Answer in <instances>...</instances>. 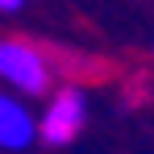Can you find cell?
Returning <instances> with one entry per match:
<instances>
[{
    "label": "cell",
    "mask_w": 154,
    "mask_h": 154,
    "mask_svg": "<svg viewBox=\"0 0 154 154\" xmlns=\"http://www.w3.org/2000/svg\"><path fill=\"white\" fill-rule=\"evenodd\" d=\"M29 142H38V117L29 112V104L13 92H0V146L4 150H25Z\"/></svg>",
    "instance_id": "3957f363"
},
{
    "label": "cell",
    "mask_w": 154,
    "mask_h": 154,
    "mask_svg": "<svg viewBox=\"0 0 154 154\" xmlns=\"http://www.w3.org/2000/svg\"><path fill=\"white\" fill-rule=\"evenodd\" d=\"M0 79L17 88L21 96H46L50 92V58L29 38H0Z\"/></svg>",
    "instance_id": "6da1fadb"
},
{
    "label": "cell",
    "mask_w": 154,
    "mask_h": 154,
    "mask_svg": "<svg viewBox=\"0 0 154 154\" xmlns=\"http://www.w3.org/2000/svg\"><path fill=\"white\" fill-rule=\"evenodd\" d=\"M21 4H29V0H0V13H17Z\"/></svg>",
    "instance_id": "277c9868"
},
{
    "label": "cell",
    "mask_w": 154,
    "mask_h": 154,
    "mask_svg": "<svg viewBox=\"0 0 154 154\" xmlns=\"http://www.w3.org/2000/svg\"><path fill=\"white\" fill-rule=\"evenodd\" d=\"M83 125H88V96L79 88H58L50 92V100L38 117V137L46 146H67L79 137Z\"/></svg>",
    "instance_id": "7a4b0ae2"
}]
</instances>
